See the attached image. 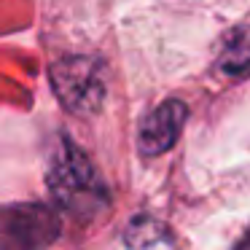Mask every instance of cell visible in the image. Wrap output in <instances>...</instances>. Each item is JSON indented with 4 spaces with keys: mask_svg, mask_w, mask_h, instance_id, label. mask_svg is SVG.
<instances>
[{
    "mask_svg": "<svg viewBox=\"0 0 250 250\" xmlns=\"http://www.w3.org/2000/svg\"><path fill=\"white\" fill-rule=\"evenodd\" d=\"M183 119H186L183 103L169 100V103L159 105V108L148 116V121L143 124V129H140L143 151H146V153L167 151V148L175 143V137H178L180 126H183Z\"/></svg>",
    "mask_w": 250,
    "mask_h": 250,
    "instance_id": "3",
    "label": "cell"
},
{
    "mask_svg": "<svg viewBox=\"0 0 250 250\" xmlns=\"http://www.w3.org/2000/svg\"><path fill=\"white\" fill-rule=\"evenodd\" d=\"M234 250H250V229L245 231V237L237 242V248H234Z\"/></svg>",
    "mask_w": 250,
    "mask_h": 250,
    "instance_id": "5",
    "label": "cell"
},
{
    "mask_svg": "<svg viewBox=\"0 0 250 250\" xmlns=\"http://www.w3.org/2000/svg\"><path fill=\"white\" fill-rule=\"evenodd\" d=\"M6 250H41L54 239L57 218L38 205L11 207L3 223Z\"/></svg>",
    "mask_w": 250,
    "mask_h": 250,
    "instance_id": "2",
    "label": "cell"
},
{
    "mask_svg": "<svg viewBox=\"0 0 250 250\" xmlns=\"http://www.w3.org/2000/svg\"><path fill=\"white\" fill-rule=\"evenodd\" d=\"M229 57H231V62H229V67H242L250 62V30H242V33L234 38V49L229 51Z\"/></svg>",
    "mask_w": 250,
    "mask_h": 250,
    "instance_id": "4",
    "label": "cell"
},
{
    "mask_svg": "<svg viewBox=\"0 0 250 250\" xmlns=\"http://www.w3.org/2000/svg\"><path fill=\"white\" fill-rule=\"evenodd\" d=\"M51 191L67 210H78V212L100 205L105 199L89 162H83L67 143L62 146V156L54 164V172H51Z\"/></svg>",
    "mask_w": 250,
    "mask_h": 250,
    "instance_id": "1",
    "label": "cell"
}]
</instances>
